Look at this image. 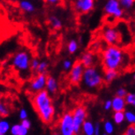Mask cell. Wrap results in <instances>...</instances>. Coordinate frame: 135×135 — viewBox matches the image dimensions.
Listing matches in <instances>:
<instances>
[{"mask_svg":"<svg viewBox=\"0 0 135 135\" xmlns=\"http://www.w3.org/2000/svg\"><path fill=\"white\" fill-rule=\"evenodd\" d=\"M118 71L117 70H112V69H106L105 70L103 80L106 83H110L111 82L118 77Z\"/></svg>","mask_w":135,"mask_h":135,"instance_id":"cell-18","label":"cell"},{"mask_svg":"<svg viewBox=\"0 0 135 135\" xmlns=\"http://www.w3.org/2000/svg\"><path fill=\"white\" fill-rule=\"evenodd\" d=\"M11 125L8 121L5 119L0 120V135H5L8 132L10 131Z\"/></svg>","mask_w":135,"mask_h":135,"instance_id":"cell-22","label":"cell"},{"mask_svg":"<svg viewBox=\"0 0 135 135\" xmlns=\"http://www.w3.org/2000/svg\"><path fill=\"white\" fill-rule=\"evenodd\" d=\"M73 119V127L75 134H78L82 130V126L83 123L86 120L87 112L86 108L83 105H78L72 112Z\"/></svg>","mask_w":135,"mask_h":135,"instance_id":"cell-7","label":"cell"},{"mask_svg":"<svg viewBox=\"0 0 135 135\" xmlns=\"http://www.w3.org/2000/svg\"><path fill=\"white\" fill-rule=\"evenodd\" d=\"M127 94H128L127 91L124 88H123V87H120V88H119L116 91V96L119 97H124V98Z\"/></svg>","mask_w":135,"mask_h":135,"instance_id":"cell-32","label":"cell"},{"mask_svg":"<svg viewBox=\"0 0 135 135\" xmlns=\"http://www.w3.org/2000/svg\"><path fill=\"white\" fill-rule=\"evenodd\" d=\"M82 131L84 135H94L95 124L90 120H86L82 126Z\"/></svg>","mask_w":135,"mask_h":135,"instance_id":"cell-17","label":"cell"},{"mask_svg":"<svg viewBox=\"0 0 135 135\" xmlns=\"http://www.w3.org/2000/svg\"><path fill=\"white\" fill-rule=\"evenodd\" d=\"M47 76L45 73H37L34 77L29 84V89L33 93H37L40 91L45 90Z\"/></svg>","mask_w":135,"mask_h":135,"instance_id":"cell-9","label":"cell"},{"mask_svg":"<svg viewBox=\"0 0 135 135\" xmlns=\"http://www.w3.org/2000/svg\"><path fill=\"white\" fill-rule=\"evenodd\" d=\"M133 80H135V74L133 75Z\"/></svg>","mask_w":135,"mask_h":135,"instance_id":"cell-39","label":"cell"},{"mask_svg":"<svg viewBox=\"0 0 135 135\" xmlns=\"http://www.w3.org/2000/svg\"><path fill=\"white\" fill-rule=\"evenodd\" d=\"M48 68H49L48 62L45 61V60H43V61H40L36 72H37V73H45H45L47 72V70H48Z\"/></svg>","mask_w":135,"mask_h":135,"instance_id":"cell-27","label":"cell"},{"mask_svg":"<svg viewBox=\"0 0 135 135\" xmlns=\"http://www.w3.org/2000/svg\"><path fill=\"white\" fill-rule=\"evenodd\" d=\"M125 120L124 117V111H116L114 112L113 114V121L114 124H120Z\"/></svg>","mask_w":135,"mask_h":135,"instance_id":"cell-21","label":"cell"},{"mask_svg":"<svg viewBox=\"0 0 135 135\" xmlns=\"http://www.w3.org/2000/svg\"><path fill=\"white\" fill-rule=\"evenodd\" d=\"M101 134V126L99 123L95 124V131H94V135H100Z\"/></svg>","mask_w":135,"mask_h":135,"instance_id":"cell-35","label":"cell"},{"mask_svg":"<svg viewBox=\"0 0 135 135\" xmlns=\"http://www.w3.org/2000/svg\"><path fill=\"white\" fill-rule=\"evenodd\" d=\"M103 129L106 135H111L114 131V125L113 122L110 120H106L103 124Z\"/></svg>","mask_w":135,"mask_h":135,"instance_id":"cell-23","label":"cell"},{"mask_svg":"<svg viewBox=\"0 0 135 135\" xmlns=\"http://www.w3.org/2000/svg\"><path fill=\"white\" fill-rule=\"evenodd\" d=\"M21 124L24 127V128H26V129H29L30 128H31V121L28 119H23V120H22V123H21Z\"/></svg>","mask_w":135,"mask_h":135,"instance_id":"cell-34","label":"cell"},{"mask_svg":"<svg viewBox=\"0 0 135 135\" xmlns=\"http://www.w3.org/2000/svg\"><path fill=\"white\" fill-rule=\"evenodd\" d=\"M103 135H106V134H105H105H103Z\"/></svg>","mask_w":135,"mask_h":135,"instance_id":"cell-40","label":"cell"},{"mask_svg":"<svg viewBox=\"0 0 135 135\" xmlns=\"http://www.w3.org/2000/svg\"><path fill=\"white\" fill-rule=\"evenodd\" d=\"M124 117H125V120L129 124L135 125V113L130 110H127L124 112Z\"/></svg>","mask_w":135,"mask_h":135,"instance_id":"cell-26","label":"cell"},{"mask_svg":"<svg viewBox=\"0 0 135 135\" xmlns=\"http://www.w3.org/2000/svg\"><path fill=\"white\" fill-rule=\"evenodd\" d=\"M82 82L88 89H95L103 83V76L100 71L95 66L85 68Z\"/></svg>","mask_w":135,"mask_h":135,"instance_id":"cell-3","label":"cell"},{"mask_svg":"<svg viewBox=\"0 0 135 135\" xmlns=\"http://www.w3.org/2000/svg\"><path fill=\"white\" fill-rule=\"evenodd\" d=\"M19 8L22 12L26 13H31L36 10L35 5L30 0H21L19 3Z\"/></svg>","mask_w":135,"mask_h":135,"instance_id":"cell-15","label":"cell"},{"mask_svg":"<svg viewBox=\"0 0 135 135\" xmlns=\"http://www.w3.org/2000/svg\"><path fill=\"white\" fill-rule=\"evenodd\" d=\"M96 61V58L95 55H93L91 52H85L84 54H83V55L81 56L80 59V63L82 64L84 68H89L94 65Z\"/></svg>","mask_w":135,"mask_h":135,"instance_id":"cell-13","label":"cell"},{"mask_svg":"<svg viewBox=\"0 0 135 135\" xmlns=\"http://www.w3.org/2000/svg\"><path fill=\"white\" fill-rule=\"evenodd\" d=\"M10 133H12V135H27L28 129L24 128L21 124H14L11 126Z\"/></svg>","mask_w":135,"mask_h":135,"instance_id":"cell-16","label":"cell"},{"mask_svg":"<svg viewBox=\"0 0 135 135\" xmlns=\"http://www.w3.org/2000/svg\"><path fill=\"white\" fill-rule=\"evenodd\" d=\"M10 113V107L8 104L3 100H0V116L5 118Z\"/></svg>","mask_w":135,"mask_h":135,"instance_id":"cell-20","label":"cell"},{"mask_svg":"<svg viewBox=\"0 0 135 135\" xmlns=\"http://www.w3.org/2000/svg\"><path fill=\"white\" fill-rule=\"evenodd\" d=\"M31 102L42 122L50 124L55 117V109L52 103L50 93L46 90L35 93L31 98Z\"/></svg>","mask_w":135,"mask_h":135,"instance_id":"cell-1","label":"cell"},{"mask_svg":"<svg viewBox=\"0 0 135 135\" xmlns=\"http://www.w3.org/2000/svg\"><path fill=\"white\" fill-rule=\"evenodd\" d=\"M126 61L124 51L118 45H108L101 53V64L104 69L119 70Z\"/></svg>","mask_w":135,"mask_h":135,"instance_id":"cell-2","label":"cell"},{"mask_svg":"<svg viewBox=\"0 0 135 135\" xmlns=\"http://www.w3.org/2000/svg\"><path fill=\"white\" fill-rule=\"evenodd\" d=\"M58 89H59V84H58L57 80L51 76L47 77L45 90L50 94H55V93H56Z\"/></svg>","mask_w":135,"mask_h":135,"instance_id":"cell-14","label":"cell"},{"mask_svg":"<svg viewBox=\"0 0 135 135\" xmlns=\"http://www.w3.org/2000/svg\"><path fill=\"white\" fill-rule=\"evenodd\" d=\"M19 117H20V119H21L22 120L27 119V117H28L27 111H26L25 109H21V110H20V111H19Z\"/></svg>","mask_w":135,"mask_h":135,"instance_id":"cell-33","label":"cell"},{"mask_svg":"<svg viewBox=\"0 0 135 135\" xmlns=\"http://www.w3.org/2000/svg\"><path fill=\"white\" fill-rule=\"evenodd\" d=\"M67 50L69 54H74L76 53L78 50V44L75 40H71L68 43Z\"/></svg>","mask_w":135,"mask_h":135,"instance_id":"cell-25","label":"cell"},{"mask_svg":"<svg viewBox=\"0 0 135 135\" xmlns=\"http://www.w3.org/2000/svg\"><path fill=\"white\" fill-rule=\"evenodd\" d=\"M126 101L124 97H114L111 100V110L114 112L116 111H124L126 107Z\"/></svg>","mask_w":135,"mask_h":135,"instance_id":"cell-12","label":"cell"},{"mask_svg":"<svg viewBox=\"0 0 135 135\" xmlns=\"http://www.w3.org/2000/svg\"><path fill=\"white\" fill-rule=\"evenodd\" d=\"M59 133L60 135H75L73 119L71 112H65L59 120Z\"/></svg>","mask_w":135,"mask_h":135,"instance_id":"cell-5","label":"cell"},{"mask_svg":"<svg viewBox=\"0 0 135 135\" xmlns=\"http://www.w3.org/2000/svg\"><path fill=\"white\" fill-rule=\"evenodd\" d=\"M31 56L28 52L21 50L16 53L12 58L11 63L14 69L20 73H26L30 69Z\"/></svg>","mask_w":135,"mask_h":135,"instance_id":"cell-4","label":"cell"},{"mask_svg":"<svg viewBox=\"0 0 135 135\" xmlns=\"http://www.w3.org/2000/svg\"><path fill=\"white\" fill-rule=\"evenodd\" d=\"M39 64H40V60L37 58L31 59V64H30V69H31L32 71H36V69H37V68L39 66Z\"/></svg>","mask_w":135,"mask_h":135,"instance_id":"cell-29","label":"cell"},{"mask_svg":"<svg viewBox=\"0 0 135 135\" xmlns=\"http://www.w3.org/2000/svg\"><path fill=\"white\" fill-rule=\"evenodd\" d=\"M104 12L108 17H110L114 20H119L124 17V9L120 6L119 0H107Z\"/></svg>","mask_w":135,"mask_h":135,"instance_id":"cell-6","label":"cell"},{"mask_svg":"<svg viewBox=\"0 0 135 135\" xmlns=\"http://www.w3.org/2000/svg\"><path fill=\"white\" fill-rule=\"evenodd\" d=\"M124 99L127 105L135 106V93H128Z\"/></svg>","mask_w":135,"mask_h":135,"instance_id":"cell-28","label":"cell"},{"mask_svg":"<svg viewBox=\"0 0 135 135\" xmlns=\"http://www.w3.org/2000/svg\"><path fill=\"white\" fill-rule=\"evenodd\" d=\"M124 135H135V125L129 124L124 133Z\"/></svg>","mask_w":135,"mask_h":135,"instance_id":"cell-31","label":"cell"},{"mask_svg":"<svg viewBox=\"0 0 135 135\" xmlns=\"http://www.w3.org/2000/svg\"><path fill=\"white\" fill-rule=\"evenodd\" d=\"M73 65V64L70 59H65L63 62V69L65 71H69L72 69Z\"/></svg>","mask_w":135,"mask_h":135,"instance_id":"cell-30","label":"cell"},{"mask_svg":"<svg viewBox=\"0 0 135 135\" xmlns=\"http://www.w3.org/2000/svg\"><path fill=\"white\" fill-rule=\"evenodd\" d=\"M49 22L50 24V26H52L53 29L55 30H60L62 28L63 26V23L61 22V20H60L58 17L55 16V15H51L49 17Z\"/></svg>","mask_w":135,"mask_h":135,"instance_id":"cell-19","label":"cell"},{"mask_svg":"<svg viewBox=\"0 0 135 135\" xmlns=\"http://www.w3.org/2000/svg\"><path fill=\"white\" fill-rule=\"evenodd\" d=\"M44 1L50 5H58L61 3V0H44Z\"/></svg>","mask_w":135,"mask_h":135,"instance_id":"cell-37","label":"cell"},{"mask_svg":"<svg viewBox=\"0 0 135 135\" xmlns=\"http://www.w3.org/2000/svg\"><path fill=\"white\" fill-rule=\"evenodd\" d=\"M101 36L108 45H118L121 40L119 31L117 28L111 26H105L101 32Z\"/></svg>","mask_w":135,"mask_h":135,"instance_id":"cell-8","label":"cell"},{"mask_svg":"<svg viewBox=\"0 0 135 135\" xmlns=\"http://www.w3.org/2000/svg\"><path fill=\"white\" fill-rule=\"evenodd\" d=\"M51 135H60V134L58 133H53V134H51Z\"/></svg>","mask_w":135,"mask_h":135,"instance_id":"cell-38","label":"cell"},{"mask_svg":"<svg viewBox=\"0 0 135 135\" xmlns=\"http://www.w3.org/2000/svg\"><path fill=\"white\" fill-rule=\"evenodd\" d=\"M73 8L77 12L86 14L90 12L95 6V0H73Z\"/></svg>","mask_w":135,"mask_h":135,"instance_id":"cell-11","label":"cell"},{"mask_svg":"<svg viewBox=\"0 0 135 135\" xmlns=\"http://www.w3.org/2000/svg\"><path fill=\"white\" fill-rule=\"evenodd\" d=\"M119 2L124 10L129 11L133 7L135 0H119Z\"/></svg>","mask_w":135,"mask_h":135,"instance_id":"cell-24","label":"cell"},{"mask_svg":"<svg viewBox=\"0 0 135 135\" xmlns=\"http://www.w3.org/2000/svg\"><path fill=\"white\" fill-rule=\"evenodd\" d=\"M104 109L105 110H111V100H107L104 103Z\"/></svg>","mask_w":135,"mask_h":135,"instance_id":"cell-36","label":"cell"},{"mask_svg":"<svg viewBox=\"0 0 135 135\" xmlns=\"http://www.w3.org/2000/svg\"><path fill=\"white\" fill-rule=\"evenodd\" d=\"M84 69V66L80 62H76L75 64H73L69 75V82L73 85H78L82 82Z\"/></svg>","mask_w":135,"mask_h":135,"instance_id":"cell-10","label":"cell"}]
</instances>
